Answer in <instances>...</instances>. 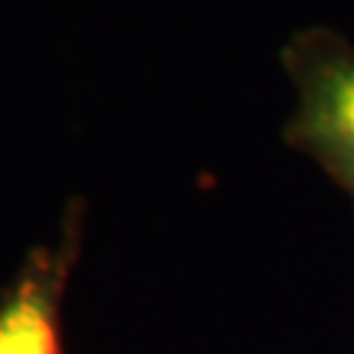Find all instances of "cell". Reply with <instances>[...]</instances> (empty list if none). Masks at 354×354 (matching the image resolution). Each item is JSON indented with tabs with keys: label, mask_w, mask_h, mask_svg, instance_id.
Segmentation results:
<instances>
[{
	"label": "cell",
	"mask_w": 354,
	"mask_h": 354,
	"mask_svg": "<svg viewBox=\"0 0 354 354\" xmlns=\"http://www.w3.org/2000/svg\"><path fill=\"white\" fill-rule=\"evenodd\" d=\"M281 62L295 86L283 142L313 160L354 207V44L330 27H307L283 44Z\"/></svg>",
	"instance_id": "6da1fadb"
},
{
	"label": "cell",
	"mask_w": 354,
	"mask_h": 354,
	"mask_svg": "<svg viewBox=\"0 0 354 354\" xmlns=\"http://www.w3.org/2000/svg\"><path fill=\"white\" fill-rule=\"evenodd\" d=\"M86 201H71L57 245L27 251L0 295V354H65L62 298L83 248Z\"/></svg>",
	"instance_id": "7a4b0ae2"
}]
</instances>
